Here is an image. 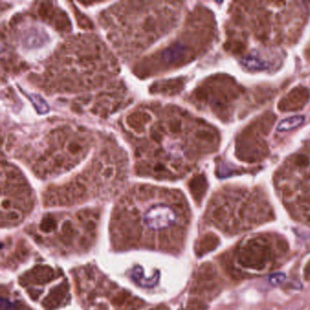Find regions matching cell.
I'll return each mask as SVG.
<instances>
[{"label": "cell", "instance_id": "obj_21", "mask_svg": "<svg viewBox=\"0 0 310 310\" xmlns=\"http://www.w3.org/2000/svg\"><path fill=\"white\" fill-rule=\"evenodd\" d=\"M206 306L203 304L202 302L198 300H190L189 302L188 310H205Z\"/></svg>", "mask_w": 310, "mask_h": 310}, {"label": "cell", "instance_id": "obj_10", "mask_svg": "<svg viewBox=\"0 0 310 310\" xmlns=\"http://www.w3.org/2000/svg\"><path fill=\"white\" fill-rule=\"evenodd\" d=\"M183 86H184V80L182 78H176V79L156 82L151 86L150 91L154 94L172 96L180 93V91L183 90Z\"/></svg>", "mask_w": 310, "mask_h": 310}, {"label": "cell", "instance_id": "obj_24", "mask_svg": "<svg viewBox=\"0 0 310 310\" xmlns=\"http://www.w3.org/2000/svg\"><path fill=\"white\" fill-rule=\"evenodd\" d=\"M306 54H307V58H308V59H310V48L309 50H307V51H306Z\"/></svg>", "mask_w": 310, "mask_h": 310}, {"label": "cell", "instance_id": "obj_11", "mask_svg": "<svg viewBox=\"0 0 310 310\" xmlns=\"http://www.w3.org/2000/svg\"><path fill=\"white\" fill-rule=\"evenodd\" d=\"M68 295V286L67 284H61L59 287L51 290L50 296L46 298L45 305L49 308H54L59 306L60 303L63 302Z\"/></svg>", "mask_w": 310, "mask_h": 310}, {"label": "cell", "instance_id": "obj_18", "mask_svg": "<svg viewBox=\"0 0 310 310\" xmlns=\"http://www.w3.org/2000/svg\"><path fill=\"white\" fill-rule=\"evenodd\" d=\"M243 64L245 65V67L251 69V70H262L265 69V65L261 61L260 59L254 57H248L247 59L243 61Z\"/></svg>", "mask_w": 310, "mask_h": 310}, {"label": "cell", "instance_id": "obj_4", "mask_svg": "<svg viewBox=\"0 0 310 310\" xmlns=\"http://www.w3.org/2000/svg\"><path fill=\"white\" fill-rule=\"evenodd\" d=\"M19 150L18 157L38 178L46 180L68 172L85 158L95 143L90 131L59 123Z\"/></svg>", "mask_w": 310, "mask_h": 310}, {"label": "cell", "instance_id": "obj_16", "mask_svg": "<svg viewBox=\"0 0 310 310\" xmlns=\"http://www.w3.org/2000/svg\"><path fill=\"white\" fill-rule=\"evenodd\" d=\"M61 233H62L61 240L65 244L68 245L69 243L72 241L73 238H74L76 232L74 230L71 221L66 220L64 222L63 224H62V228H61Z\"/></svg>", "mask_w": 310, "mask_h": 310}, {"label": "cell", "instance_id": "obj_19", "mask_svg": "<svg viewBox=\"0 0 310 310\" xmlns=\"http://www.w3.org/2000/svg\"><path fill=\"white\" fill-rule=\"evenodd\" d=\"M129 297H130L129 293L126 292V291H122L121 293L117 294V296L113 298L112 302L117 306H121L125 302H126V300Z\"/></svg>", "mask_w": 310, "mask_h": 310}, {"label": "cell", "instance_id": "obj_15", "mask_svg": "<svg viewBox=\"0 0 310 310\" xmlns=\"http://www.w3.org/2000/svg\"><path fill=\"white\" fill-rule=\"evenodd\" d=\"M303 122H304V117H301V116L288 117V118H286L279 123V125L278 126V130H291V129H294L297 126H300Z\"/></svg>", "mask_w": 310, "mask_h": 310}, {"label": "cell", "instance_id": "obj_7", "mask_svg": "<svg viewBox=\"0 0 310 310\" xmlns=\"http://www.w3.org/2000/svg\"><path fill=\"white\" fill-rule=\"evenodd\" d=\"M271 258V249L263 238L249 239L238 253V262L246 268L261 270Z\"/></svg>", "mask_w": 310, "mask_h": 310}, {"label": "cell", "instance_id": "obj_20", "mask_svg": "<svg viewBox=\"0 0 310 310\" xmlns=\"http://www.w3.org/2000/svg\"><path fill=\"white\" fill-rule=\"evenodd\" d=\"M6 217L9 222H18L21 219V214L18 210H10L6 215Z\"/></svg>", "mask_w": 310, "mask_h": 310}, {"label": "cell", "instance_id": "obj_17", "mask_svg": "<svg viewBox=\"0 0 310 310\" xmlns=\"http://www.w3.org/2000/svg\"><path fill=\"white\" fill-rule=\"evenodd\" d=\"M57 220L53 215H46L40 223V230L45 233H50L51 231L56 230Z\"/></svg>", "mask_w": 310, "mask_h": 310}, {"label": "cell", "instance_id": "obj_1", "mask_svg": "<svg viewBox=\"0 0 310 310\" xmlns=\"http://www.w3.org/2000/svg\"><path fill=\"white\" fill-rule=\"evenodd\" d=\"M189 116L175 106L141 105L127 113L122 128L134 149L138 174L157 180H176L190 170L201 152L184 141L189 135Z\"/></svg>", "mask_w": 310, "mask_h": 310}, {"label": "cell", "instance_id": "obj_9", "mask_svg": "<svg viewBox=\"0 0 310 310\" xmlns=\"http://www.w3.org/2000/svg\"><path fill=\"white\" fill-rule=\"evenodd\" d=\"M309 97V91L307 88L303 86H297L279 101L278 107L279 110L283 112L297 111L306 105Z\"/></svg>", "mask_w": 310, "mask_h": 310}, {"label": "cell", "instance_id": "obj_6", "mask_svg": "<svg viewBox=\"0 0 310 310\" xmlns=\"http://www.w3.org/2000/svg\"><path fill=\"white\" fill-rule=\"evenodd\" d=\"M207 14L205 9H196L188 18L184 31L181 35L163 50L138 64L134 68V72L140 77H151L180 68L181 65L194 59L198 52L195 51L194 47L189 46V42L198 41L207 45L211 39V26L207 23L209 22L210 16Z\"/></svg>", "mask_w": 310, "mask_h": 310}, {"label": "cell", "instance_id": "obj_22", "mask_svg": "<svg viewBox=\"0 0 310 310\" xmlns=\"http://www.w3.org/2000/svg\"><path fill=\"white\" fill-rule=\"evenodd\" d=\"M294 164L297 166H302V167H305V166L308 165V158L303 156V155H298L297 157H295V160H294Z\"/></svg>", "mask_w": 310, "mask_h": 310}, {"label": "cell", "instance_id": "obj_5", "mask_svg": "<svg viewBox=\"0 0 310 310\" xmlns=\"http://www.w3.org/2000/svg\"><path fill=\"white\" fill-rule=\"evenodd\" d=\"M128 161L125 151L114 139L105 137L90 164L80 174L59 187H50L46 191L47 206H63L88 197L90 188L98 190L116 188L126 178Z\"/></svg>", "mask_w": 310, "mask_h": 310}, {"label": "cell", "instance_id": "obj_2", "mask_svg": "<svg viewBox=\"0 0 310 310\" xmlns=\"http://www.w3.org/2000/svg\"><path fill=\"white\" fill-rule=\"evenodd\" d=\"M119 72L115 56L91 34L69 37L46 61L31 82L48 94H71L99 88Z\"/></svg>", "mask_w": 310, "mask_h": 310}, {"label": "cell", "instance_id": "obj_8", "mask_svg": "<svg viewBox=\"0 0 310 310\" xmlns=\"http://www.w3.org/2000/svg\"><path fill=\"white\" fill-rule=\"evenodd\" d=\"M37 5V17L44 22L49 23L50 26L55 27L56 30L70 31L71 24L68 20L67 14L64 11L59 8L53 7V4L50 2H41Z\"/></svg>", "mask_w": 310, "mask_h": 310}, {"label": "cell", "instance_id": "obj_12", "mask_svg": "<svg viewBox=\"0 0 310 310\" xmlns=\"http://www.w3.org/2000/svg\"><path fill=\"white\" fill-rule=\"evenodd\" d=\"M207 180L203 175H196L189 183V189L196 201H201L207 190Z\"/></svg>", "mask_w": 310, "mask_h": 310}, {"label": "cell", "instance_id": "obj_14", "mask_svg": "<svg viewBox=\"0 0 310 310\" xmlns=\"http://www.w3.org/2000/svg\"><path fill=\"white\" fill-rule=\"evenodd\" d=\"M218 242H219V239L215 235H213V234L206 235L201 239V241L198 245V254L202 255V254H205L207 252L211 251L214 248H216V246L218 245Z\"/></svg>", "mask_w": 310, "mask_h": 310}, {"label": "cell", "instance_id": "obj_25", "mask_svg": "<svg viewBox=\"0 0 310 310\" xmlns=\"http://www.w3.org/2000/svg\"><path fill=\"white\" fill-rule=\"evenodd\" d=\"M150 310H159V309H158V308H152V309H150Z\"/></svg>", "mask_w": 310, "mask_h": 310}, {"label": "cell", "instance_id": "obj_23", "mask_svg": "<svg viewBox=\"0 0 310 310\" xmlns=\"http://www.w3.org/2000/svg\"><path fill=\"white\" fill-rule=\"evenodd\" d=\"M304 272H305V278H306V280H310V261L305 268Z\"/></svg>", "mask_w": 310, "mask_h": 310}, {"label": "cell", "instance_id": "obj_13", "mask_svg": "<svg viewBox=\"0 0 310 310\" xmlns=\"http://www.w3.org/2000/svg\"><path fill=\"white\" fill-rule=\"evenodd\" d=\"M30 275L36 284L49 282L55 277V273L50 267H36L30 272Z\"/></svg>", "mask_w": 310, "mask_h": 310}, {"label": "cell", "instance_id": "obj_3", "mask_svg": "<svg viewBox=\"0 0 310 310\" xmlns=\"http://www.w3.org/2000/svg\"><path fill=\"white\" fill-rule=\"evenodd\" d=\"M179 2H120L104 10L100 24L125 59L144 52L166 36L180 19Z\"/></svg>", "mask_w": 310, "mask_h": 310}]
</instances>
